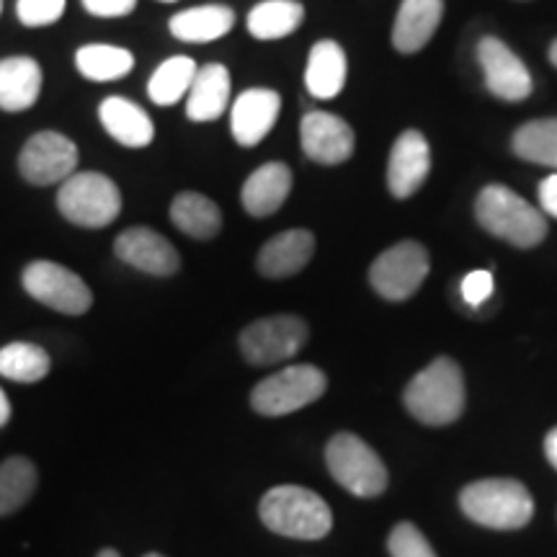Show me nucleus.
<instances>
[{
  "instance_id": "1",
  "label": "nucleus",
  "mask_w": 557,
  "mask_h": 557,
  "mask_svg": "<svg viewBox=\"0 0 557 557\" xmlns=\"http://www.w3.org/2000/svg\"><path fill=\"white\" fill-rule=\"evenodd\" d=\"M263 527L289 540H323L333 529V511L315 491L302 485L271 487L261 498Z\"/></svg>"
},
{
  "instance_id": "2",
  "label": "nucleus",
  "mask_w": 557,
  "mask_h": 557,
  "mask_svg": "<svg viewBox=\"0 0 557 557\" xmlns=\"http://www.w3.org/2000/svg\"><path fill=\"white\" fill-rule=\"evenodd\" d=\"M406 408L426 426H447L465 410V377L457 361L438 357L406 387Z\"/></svg>"
},
{
  "instance_id": "3",
  "label": "nucleus",
  "mask_w": 557,
  "mask_h": 557,
  "mask_svg": "<svg viewBox=\"0 0 557 557\" xmlns=\"http://www.w3.org/2000/svg\"><path fill=\"white\" fill-rule=\"evenodd\" d=\"M478 222L496 238L517 248H534L545 240L547 220L537 207L500 184L485 186L475 201Z\"/></svg>"
},
{
  "instance_id": "4",
  "label": "nucleus",
  "mask_w": 557,
  "mask_h": 557,
  "mask_svg": "<svg viewBox=\"0 0 557 557\" xmlns=\"http://www.w3.org/2000/svg\"><path fill=\"white\" fill-rule=\"evenodd\" d=\"M465 517L487 529H521L534 517L532 493L519 480L487 478L459 493Z\"/></svg>"
},
{
  "instance_id": "5",
  "label": "nucleus",
  "mask_w": 557,
  "mask_h": 557,
  "mask_svg": "<svg viewBox=\"0 0 557 557\" xmlns=\"http://www.w3.org/2000/svg\"><path fill=\"white\" fill-rule=\"evenodd\" d=\"M58 209L70 225L101 230L120 218L122 191L103 173L75 171L65 184H60Z\"/></svg>"
},
{
  "instance_id": "6",
  "label": "nucleus",
  "mask_w": 557,
  "mask_h": 557,
  "mask_svg": "<svg viewBox=\"0 0 557 557\" xmlns=\"http://www.w3.org/2000/svg\"><path fill=\"white\" fill-rule=\"evenodd\" d=\"M333 480L357 498H377L387 487V468L377 451L351 431H341L325 447Z\"/></svg>"
},
{
  "instance_id": "7",
  "label": "nucleus",
  "mask_w": 557,
  "mask_h": 557,
  "mask_svg": "<svg viewBox=\"0 0 557 557\" xmlns=\"http://www.w3.org/2000/svg\"><path fill=\"white\" fill-rule=\"evenodd\" d=\"M325 387H329V380H325L323 369L312 364H289L253 387L250 408L269 418L289 416L323 398Z\"/></svg>"
},
{
  "instance_id": "8",
  "label": "nucleus",
  "mask_w": 557,
  "mask_h": 557,
  "mask_svg": "<svg viewBox=\"0 0 557 557\" xmlns=\"http://www.w3.org/2000/svg\"><path fill=\"white\" fill-rule=\"evenodd\" d=\"M310 329L297 315H271L240 331V354L253 367H274L295 359L308 344Z\"/></svg>"
},
{
  "instance_id": "9",
  "label": "nucleus",
  "mask_w": 557,
  "mask_h": 557,
  "mask_svg": "<svg viewBox=\"0 0 557 557\" xmlns=\"http://www.w3.org/2000/svg\"><path fill=\"white\" fill-rule=\"evenodd\" d=\"M26 295L62 315H86L94 305V292L67 267L54 261H32L21 271Z\"/></svg>"
},
{
  "instance_id": "10",
  "label": "nucleus",
  "mask_w": 557,
  "mask_h": 557,
  "mask_svg": "<svg viewBox=\"0 0 557 557\" xmlns=\"http://www.w3.org/2000/svg\"><path fill=\"white\" fill-rule=\"evenodd\" d=\"M81 152L67 135L45 129L32 135L18 152V173L32 186H54L78 171Z\"/></svg>"
},
{
  "instance_id": "11",
  "label": "nucleus",
  "mask_w": 557,
  "mask_h": 557,
  "mask_svg": "<svg viewBox=\"0 0 557 557\" xmlns=\"http://www.w3.org/2000/svg\"><path fill=\"white\" fill-rule=\"evenodd\" d=\"M429 267L426 248L416 240H403L374 259L369 267V284L389 302H403L421 289Z\"/></svg>"
},
{
  "instance_id": "12",
  "label": "nucleus",
  "mask_w": 557,
  "mask_h": 557,
  "mask_svg": "<svg viewBox=\"0 0 557 557\" xmlns=\"http://www.w3.org/2000/svg\"><path fill=\"white\" fill-rule=\"evenodd\" d=\"M302 152L318 165H341L354 156L357 135L351 124L331 114V111H310L299 124Z\"/></svg>"
},
{
  "instance_id": "13",
  "label": "nucleus",
  "mask_w": 557,
  "mask_h": 557,
  "mask_svg": "<svg viewBox=\"0 0 557 557\" xmlns=\"http://www.w3.org/2000/svg\"><path fill=\"white\" fill-rule=\"evenodd\" d=\"M116 259L127 267L143 271L150 276H173L181 269V256L173 248V243L152 227L135 225L116 235L114 240Z\"/></svg>"
},
{
  "instance_id": "14",
  "label": "nucleus",
  "mask_w": 557,
  "mask_h": 557,
  "mask_svg": "<svg viewBox=\"0 0 557 557\" xmlns=\"http://www.w3.org/2000/svg\"><path fill=\"white\" fill-rule=\"evenodd\" d=\"M478 60L483 65L485 86L493 96L504 101H524L532 94V75L527 65L500 39L485 37L480 41Z\"/></svg>"
},
{
  "instance_id": "15",
  "label": "nucleus",
  "mask_w": 557,
  "mask_h": 557,
  "mask_svg": "<svg viewBox=\"0 0 557 557\" xmlns=\"http://www.w3.org/2000/svg\"><path fill=\"white\" fill-rule=\"evenodd\" d=\"M282 111V96L271 88L243 90L230 109V129L240 148H256L274 129Z\"/></svg>"
},
{
  "instance_id": "16",
  "label": "nucleus",
  "mask_w": 557,
  "mask_h": 557,
  "mask_svg": "<svg viewBox=\"0 0 557 557\" xmlns=\"http://www.w3.org/2000/svg\"><path fill=\"white\" fill-rule=\"evenodd\" d=\"M431 171V150L426 137L408 129L395 139L387 163V189L393 197L408 199L421 189Z\"/></svg>"
},
{
  "instance_id": "17",
  "label": "nucleus",
  "mask_w": 557,
  "mask_h": 557,
  "mask_svg": "<svg viewBox=\"0 0 557 557\" xmlns=\"http://www.w3.org/2000/svg\"><path fill=\"white\" fill-rule=\"evenodd\" d=\"M315 256V235L310 230H284L259 250L256 269L267 278H287L302 271Z\"/></svg>"
},
{
  "instance_id": "18",
  "label": "nucleus",
  "mask_w": 557,
  "mask_h": 557,
  "mask_svg": "<svg viewBox=\"0 0 557 557\" xmlns=\"http://www.w3.org/2000/svg\"><path fill=\"white\" fill-rule=\"evenodd\" d=\"M292 194V171L282 160H271L256 169L240 189V205L250 218H271Z\"/></svg>"
},
{
  "instance_id": "19",
  "label": "nucleus",
  "mask_w": 557,
  "mask_h": 557,
  "mask_svg": "<svg viewBox=\"0 0 557 557\" xmlns=\"http://www.w3.org/2000/svg\"><path fill=\"white\" fill-rule=\"evenodd\" d=\"M99 122L107 135L124 148L139 150L148 148L156 139V124L139 103L124 99V96H109L99 107Z\"/></svg>"
},
{
  "instance_id": "20",
  "label": "nucleus",
  "mask_w": 557,
  "mask_h": 557,
  "mask_svg": "<svg viewBox=\"0 0 557 557\" xmlns=\"http://www.w3.org/2000/svg\"><path fill=\"white\" fill-rule=\"evenodd\" d=\"M45 73L34 58L13 54L0 60V109L9 114L32 109L39 101Z\"/></svg>"
},
{
  "instance_id": "21",
  "label": "nucleus",
  "mask_w": 557,
  "mask_h": 557,
  "mask_svg": "<svg viewBox=\"0 0 557 557\" xmlns=\"http://www.w3.org/2000/svg\"><path fill=\"white\" fill-rule=\"evenodd\" d=\"M230 70L220 62H209L199 67L189 94H186V116L194 124L214 122L225 114L230 103Z\"/></svg>"
},
{
  "instance_id": "22",
  "label": "nucleus",
  "mask_w": 557,
  "mask_h": 557,
  "mask_svg": "<svg viewBox=\"0 0 557 557\" xmlns=\"http://www.w3.org/2000/svg\"><path fill=\"white\" fill-rule=\"evenodd\" d=\"M444 0H403L393 26V45L403 54H413L429 45L442 24Z\"/></svg>"
},
{
  "instance_id": "23",
  "label": "nucleus",
  "mask_w": 557,
  "mask_h": 557,
  "mask_svg": "<svg viewBox=\"0 0 557 557\" xmlns=\"http://www.w3.org/2000/svg\"><path fill=\"white\" fill-rule=\"evenodd\" d=\"M346 52L338 41L320 39L312 45L308 54V67H305V86H308L312 99H336L346 86Z\"/></svg>"
},
{
  "instance_id": "24",
  "label": "nucleus",
  "mask_w": 557,
  "mask_h": 557,
  "mask_svg": "<svg viewBox=\"0 0 557 557\" xmlns=\"http://www.w3.org/2000/svg\"><path fill=\"white\" fill-rule=\"evenodd\" d=\"M235 26V11L230 5L220 3H207V5H194L171 16L169 32L173 39L189 41V45H209V41H218L225 34L233 32Z\"/></svg>"
},
{
  "instance_id": "25",
  "label": "nucleus",
  "mask_w": 557,
  "mask_h": 557,
  "mask_svg": "<svg viewBox=\"0 0 557 557\" xmlns=\"http://www.w3.org/2000/svg\"><path fill=\"white\" fill-rule=\"evenodd\" d=\"M171 222L194 240H212L222 230V212L199 191H181L171 201Z\"/></svg>"
},
{
  "instance_id": "26",
  "label": "nucleus",
  "mask_w": 557,
  "mask_h": 557,
  "mask_svg": "<svg viewBox=\"0 0 557 557\" xmlns=\"http://www.w3.org/2000/svg\"><path fill=\"white\" fill-rule=\"evenodd\" d=\"M305 21V5L297 0H263L248 13V34L259 41H276L295 34Z\"/></svg>"
},
{
  "instance_id": "27",
  "label": "nucleus",
  "mask_w": 557,
  "mask_h": 557,
  "mask_svg": "<svg viewBox=\"0 0 557 557\" xmlns=\"http://www.w3.org/2000/svg\"><path fill=\"white\" fill-rule=\"evenodd\" d=\"M199 67L189 54H173L156 67L148 81V96L158 107H176V103L189 94Z\"/></svg>"
},
{
  "instance_id": "28",
  "label": "nucleus",
  "mask_w": 557,
  "mask_h": 557,
  "mask_svg": "<svg viewBox=\"0 0 557 557\" xmlns=\"http://www.w3.org/2000/svg\"><path fill=\"white\" fill-rule=\"evenodd\" d=\"M75 67L90 83H114L135 67V54L116 45H83L75 52Z\"/></svg>"
},
{
  "instance_id": "29",
  "label": "nucleus",
  "mask_w": 557,
  "mask_h": 557,
  "mask_svg": "<svg viewBox=\"0 0 557 557\" xmlns=\"http://www.w3.org/2000/svg\"><path fill=\"white\" fill-rule=\"evenodd\" d=\"M39 485L37 465L29 457H9L0 465V517H11L29 504Z\"/></svg>"
},
{
  "instance_id": "30",
  "label": "nucleus",
  "mask_w": 557,
  "mask_h": 557,
  "mask_svg": "<svg viewBox=\"0 0 557 557\" xmlns=\"http://www.w3.org/2000/svg\"><path fill=\"white\" fill-rule=\"evenodd\" d=\"M52 359L45 348L26 341H13L0 348V377L21 382V385H34L50 374Z\"/></svg>"
},
{
  "instance_id": "31",
  "label": "nucleus",
  "mask_w": 557,
  "mask_h": 557,
  "mask_svg": "<svg viewBox=\"0 0 557 557\" xmlns=\"http://www.w3.org/2000/svg\"><path fill=\"white\" fill-rule=\"evenodd\" d=\"M521 160L557 171V120H534L517 129L511 143Z\"/></svg>"
},
{
  "instance_id": "32",
  "label": "nucleus",
  "mask_w": 557,
  "mask_h": 557,
  "mask_svg": "<svg viewBox=\"0 0 557 557\" xmlns=\"http://www.w3.org/2000/svg\"><path fill=\"white\" fill-rule=\"evenodd\" d=\"M387 549L393 557H436L434 547L423 537V532L410 521H400L398 527L389 532Z\"/></svg>"
},
{
  "instance_id": "33",
  "label": "nucleus",
  "mask_w": 557,
  "mask_h": 557,
  "mask_svg": "<svg viewBox=\"0 0 557 557\" xmlns=\"http://www.w3.org/2000/svg\"><path fill=\"white\" fill-rule=\"evenodd\" d=\"M67 0H16V16L29 29L58 24L65 13Z\"/></svg>"
},
{
  "instance_id": "34",
  "label": "nucleus",
  "mask_w": 557,
  "mask_h": 557,
  "mask_svg": "<svg viewBox=\"0 0 557 557\" xmlns=\"http://www.w3.org/2000/svg\"><path fill=\"white\" fill-rule=\"evenodd\" d=\"M459 292H462V299L470 308H478L493 295V274L491 271H470L459 284Z\"/></svg>"
},
{
  "instance_id": "35",
  "label": "nucleus",
  "mask_w": 557,
  "mask_h": 557,
  "mask_svg": "<svg viewBox=\"0 0 557 557\" xmlns=\"http://www.w3.org/2000/svg\"><path fill=\"white\" fill-rule=\"evenodd\" d=\"M81 3L96 18H124L137 9V0H81Z\"/></svg>"
},
{
  "instance_id": "36",
  "label": "nucleus",
  "mask_w": 557,
  "mask_h": 557,
  "mask_svg": "<svg viewBox=\"0 0 557 557\" xmlns=\"http://www.w3.org/2000/svg\"><path fill=\"white\" fill-rule=\"evenodd\" d=\"M540 205L542 212H547L549 218H557V173L540 184Z\"/></svg>"
},
{
  "instance_id": "37",
  "label": "nucleus",
  "mask_w": 557,
  "mask_h": 557,
  "mask_svg": "<svg viewBox=\"0 0 557 557\" xmlns=\"http://www.w3.org/2000/svg\"><path fill=\"white\" fill-rule=\"evenodd\" d=\"M545 455L549 459V465L557 470V426L545 436Z\"/></svg>"
},
{
  "instance_id": "38",
  "label": "nucleus",
  "mask_w": 557,
  "mask_h": 557,
  "mask_svg": "<svg viewBox=\"0 0 557 557\" xmlns=\"http://www.w3.org/2000/svg\"><path fill=\"white\" fill-rule=\"evenodd\" d=\"M9 421H11V403L5 398L3 387H0V429H3Z\"/></svg>"
},
{
  "instance_id": "39",
  "label": "nucleus",
  "mask_w": 557,
  "mask_h": 557,
  "mask_svg": "<svg viewBox=\"0 0 557 557\" xmlns=\"http://www.w3.org/2000/svg\"><path fill=\"white\" fill-rule=\"evenodd\" d=\"M549 62L557 67V39L553 41V47H549Z\"/></svg>"
},
{
  "instance_id": "40",
  "label": "nucleus",
  "mask_w": 557,
  "mask_h": 557,
  "mask_svg": "<svg viewBox=\"0 0 557 557\" xmlns=\"http://www.w3.org/2000/svg\"><path fill=\"white\" fill-rule=\"evenodd\" d=\"M96 557H122L120 553H116V549H111V547H107V549H101V553L99 555H96Z\"/></svg>"
},
{
  "instance_id": "41",
  "label": "nucleus",
  "mask_w": 557,
  "mask_h": 557,
  "mask_svg": "<svg viewBox=\"0 0 557 557\" xmlns=\"http://www.w3.org/2000/svg\"><path fill=\"white\" fill-rule=\"evenodd\" d=\"M143 557H165V555H160V553H148V555H143Z\"/></svg>"
},
{
  "instance_id": "42",
  "label": "nucleus",
  "mask_w": 557,
  "mask_h": 557,
  "mask_svg": "<svg viewBox=\"0 0 557 557\" xmlns=\"http://www.w3.org/2000/svg\"><path fill=\"white\" fill-rule=\"evenodd\" d=\"M158 3H176V0H158Z\"/></svg>"
},
{
  "instance_id": "43",
  "label": "nucleus",
  "mask_w": 557,
  "mask_h": 557,
  "mask_svg": "<svg viewBox=\"0 0 557 557\" xmlns=\"http://www.w3.org/2000/svg\"><path fill=\"white\" fill-rule=\"evenodd\" d=\"M0 16H3V0H0Z\"/></svg>"
}]
</instances>
